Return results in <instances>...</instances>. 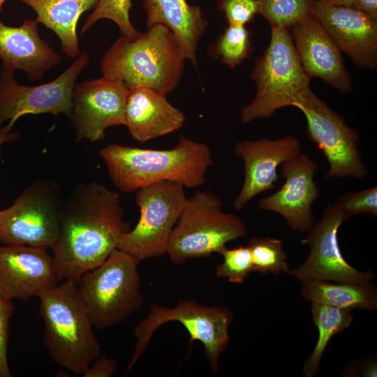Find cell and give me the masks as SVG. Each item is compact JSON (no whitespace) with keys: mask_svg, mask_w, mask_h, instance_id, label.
<instances>
[{"mask_svg":"<svg viewBox=\"0 0 377 377\" xmlns=\"http://www.w3.org/2000/svg\"><path fill=\"white\" fill-rule=\"evenodd\" d=\"M120 195L96 181L75 185L64 206L58 239L52 249L59 281H77L103 263L130 230Z\"/></svg>","mask_w":377,"mask_h":377,"instance_id":"cell-1","label":"cell"},{"mask_svg":"<svg viewBox=\"0 0 377 377\" xmlns=\"http://www.w3.org/2000/svg\"><path fill=\"white\" fill-rule=\"evenodd\" d=\"M99 155L113 184L124 193L162 181L198 187L204 184L206 172L213 165L208 146L184 136H180L178 143L169 149L110 144Z\"/></svg>","mask_w":377,"mask_h":377,"instance_id":"cell-2","label":"cell"},{"mask_svg":"<svg viewBox=\"0 0 377 377\" xmlns=\"http://www.w3.org/2000/svg\"><path fill=\"white\" fill-rule=\"evenodd\" d=\"M147 29L133 38L121 35L103 55L101 70L128 89L147 87L167 94L177 87L186 59L169 28L156 24Z\"/></svg>","mask_w":377,"mask_h":377,"instance_id":"cell-3","label":"cell"},{"mask_svg":"<svg viewBox=\"0 0 377 377\" xmlns=\"http://www.w3.org/2000/svg\"><path fill=\"white\" fill-rule=\"evenodd\" d=\"M38 297L45 327L43 341L51 359L57 365L82 375L101 355V348L76 282L64 281Z\"/></svg>","mask_w":377,"mask_h":377,"instance_id":"cell-4","label":"cell"},{"mask_svg":"<svg viewBox=\"0 0 377 377\" xmlns=\"http://www.w3.org/2000/svg\"><path fill=\"white\" fill-rule=\"evenodd\" d=\"M140 260L116 249L100 265L76 281L94 327L103 330L124 322L144 304L138 267Z\"/></svg>","mask_w":377,"mask_h":377,"instance_id":"cell-5","label":"cell"},{"mask_svg":"<svg viewBox=\"0 0 377 377\" xmlns=\"http://www.w3.org/2000/svg\"><path fill=\"white\" fill-rule=\"evenodd\" d=\"M269 44L256 60L251 79L256 86L252 101L242 108L241 121L268 118L282 108L291 106L295 96L309 87L296 52L290 30L271 27Z\"/></svg>","mask_w":377,"mask_h":377,"instance_id":"cell-6","label":"cell"},{"mask_svg":"<svg viewBox=\"0 0 377 377\" xmlns=\"http://www.w3.org/2000/svg\"><path fill=\"white\" fill-rule=\"evenodd\" d=\"M244 222L223 212L215 194L197 191L187 199L169 239L167 254L174 264L219 253L226 244L246 235Z\"/></svg>","mask_w":377,"mask_h":377,"instance_id":"cell-7","label":"cell"},{"mask_svg":"<svg viewBox=\"0 0 377 377\" xmlns=\"http://www.w3.org/2000/svg\"><path fill=\"white\" fill-rule=\"evenodd\" d=\"M232 319L233 313L227 307L206 306L194 300L179 301L173 307L151 304L147 316L134 328L136 343L126 371L136 364L160 326L177 321L188 332L190 347L193 341L202 343L211 370L216 374L219 357L229 342L228 330Z\"/></svg>","mask_w":377,"mask_h":377,"instance_id":"cell-8","label":"cell"},{"mask_svg":"<svg viewBox=\"0 0 377 377\" xmlns=\"http://www.w3.org/2000/svg\"><path fill=\"white\" fill-rule=\"evenodd\" d=\"M64 203L57 181L36 179L13 205L0 210V244L52 250L59 235Z\"/></svg>","mask_w":377,"mask_h":377,"instance_id":"cell-9","label":"cell"},{"mask_svg":"<svg viewBox=\"0 0 377 377\" xmlns=\"http://www.w3.org/2000/svg\"><path fill=\"white\" fill-rule=\"evenodd\" d=\"M184 188L162 181L138 189L140 219L133 229L121 235L117 249L140 261L167 253L170 237L188 199Z\"/></svg>","mask_w":377,"mask_h":377,"instance_id":"cell-10","label":"cell"},{"mask_svg":"<svg viewBox=\"0 0 377 377\" xmlns=\"http://www.w3.org/2000/svg\"><path fill=\"white\" fill-rule=\"evenodd\" d=\"M291 106L300 110L306 120L310 139L322 150L329 170L325 179L351 177L364 179L368 170L358 149V133L343 117L307 87L293 99Z\"/></svg>","mask_w":377,"mask_h":377,"instance_id":"cell-11","label":"cell"},{"mask_svg":"<svg viewBox=\"0 0 377 377\" xmlns=\"http://www.w3.org/2000/svg\"><path fill=\"white\" fill-rule=\"evenodd\" d=\"M89 64L84 52L56 79L37 86L19 84L15 72L1 66L0 73V126L6 121L14 125L25 114L60 113L70 115L72 94L76 80Z\"/></svg>","mask_w":377,"mask_h":377,"instance_id":"cell-12","label":"cell"},{"mask_svg":"<svg viewBox=\"0 0 377 377\" xmlns=\"http://www.w3.org/2000/svg\"><path fill=\"white\" fill-rule=\"evenodd\" d=\"M128 90L121 80L104 75L75 84L68 117L76 141L103 140L109 127L125 125Z\"/></svg>","mask_w":377,"mask_h":377,"instance_id":"cell-13","label":"cell"},{"mask_svg":"<svg viewBox=\"0 0 377 377\" xmlns=\"http://www.w3.org/2000/svg\"><path fill=\"white\" fill-rule=\"evenodd\" d=\"M345 219L334 206L328 205L321 219L310 228L303 242L311 251L305 262L288 274L302 281H332L343 283H368L373 278L371 272L357 270L344 259L340 250L337 232Z\"/></svg>","mask_w":377,"mask_h":377,"instance_id":"cell-14","label":"cell"},{"mask_svg":"<svg viewBox=\"0 0 377 377\" xmlns=\"http://www.w3.org/2000/svg\"><path fill=\"white\" fill-rule=\"evenodd\" d=\"M59 282L46 249L0 244V298L27 301Z\"/></svg>","mask_w":377,"mask_h":377,"instance_id":"cell-15","label":"cell"},{"mask_svg":"<svg viewBox=\"0 0 377 377\" xmlns=\"http://www.w3.org/2000/svg\"><path fill=\"white\" fill-rule=\"evenodd\" d=\"M317 164L305 153L281 163V188L262 198L258 207L281 215L294 230L306 232L313 225L312 205L320 192L313 180Z\"/></svg>","mask_w":377,"mask_h":377,"instance_id":"cell-16","label":"cell"},{"mask_svg":"<svg viewBox=\"0 0 377 377\" xmlns=\"http://www.w3.org/2000/svg\"><path fill=\"white\" fill-rule=\"evenodd\" d=\"M311 14L321 24L341 52L361 68L377 66V19L352 7L314 0Z\"/></svg>","mask_w":377,"mask_h":377,"instance_id":"cell-17","label":"cell"},{"mask_svg":"<svg viewBox=\"0 0 377 377\" xmlns=\"http://www.w3.org/2000/svg\"><path fill=\"white\" fill-rule=\"evenodd\" d=\"M300 152L298 140L290 135L276 140L263 138L236 143L234 154L244 161V180L233 202L234 208L241 210L255 196L274 188L279 179L277 167Z\"/></svg>","mask_w":377,"mask_h":377,"instance_id":"cell-18","label":"cell"},{"mask_svg":"<svg viewBox=\"0 0 377 377\" xmlns=\"http://www.w3.org/2000/svg\"><path fill=\"white\" fill-rule=\"evenodd\" d=\"M290 30L302 68L311 79L320 78L343 93L352 90V80L341 51L311 14Z\"/></svg>","mask_w":377,"mask_h":377,"instance_id":"cell-19","label":"cell"},{"mask_svg":"<svg viewBox=\"0 0 377 377\" xmlns=\"http://www.w3.org/2000/svg\"><path fill=\"white\" fill-rule=\"evenodd\" d=\"M38 23L27 19L20 27H10L0 20V59L2 66L15 72L22 71L31 82L41 79L62 57L43 40Z\"/></svg>","mask_w":377,"mask_h":377,"instance_id":"cell-20","label":"cell"},{"mask_svg":"<svg viewBox=\"0 0 377 377\" xmlns=\"http://www.w3.org/2000/svg\"><path fill=\"white\" fill-rule=\"evenodd\" d=\"M186 118L173 106L166 94L151 87L130 88L125 111V126L132 137L141 142L163 136L181 128Z\"/></svg>","mask_w":377,"mask_h":377,"instance_id":"cell-21","label":"cell"},{"mask_svg":"<svg viewBox=\"0 0 377 377\" xmlns=\"http://www.w3.org/2000/svg\"><path fill=\"white\" fill-rule=\"evenodd\" d=\"M147 28L161 24L169 28L179 40L186 60L197 67L198 42L208 22L199 6L186 0H142Z\"/></svg>","mask_w":377,"mask_h":377,"instance_id":"cell-22","label":"cell"},{"mask_svg":"<svg viewBox=\"0 0 377 377\" xmlns=\"http://www.w3.org/2000/svg\"><path fill=\"white\" fill-rule=\"evenodd\" d=\"M36 13L35 19L53 31L61 42V52L71 59L80 54L77 24L86 11L95 8L100 0H20Z\"/></svg>","mask_w":377,"mask_h":377,"instance_id":"cell-23","label":"cell"},{"mask_svg":"<svg viewBox=\"0 0 377 377\" xmlns=\"http://www.w3.org/2000/svg\"><path fill=\"white\" fill-rule=\"evenodd\" d=\"M302 297L311 302L330 305L339 309H364L377 307V293L368 283H331L329 281L307 280L302 281Z\"/></svg>","mask_w":377,"mask_h":377,"instance_id":"cell-24","label":"cell"},{"mask_svg":"<svg viewBox=\"0 0 377 377\" xmlns=\"http://www.w3.org/2000/svg\"><path fill=\"white\" fill-rule=\"evenodd\" d=\"M351 311L312 302L311 312L318 330V338L311 355L304 362L303 371L307 377L314 376L319 371L322 356L332 337L346 329L352 323Z\"/></svg>","mask_w":377,"mask_h":377,"instance_id":"cell-25","label":"cell"},{"mask_svg":"<svg viewBox=\"0 0 377 377\" xmlns=\"http://www.w3.org/2000/svg\"><path fill=\"white\" fill-rule=\"evenodd\" d=\"M209 53L233 69L251 53V34L245 25L228 24L212 47Z\"/></svg>","mask_w":377,"mask_h":377,"instance_id":"cell-26","label":"cell"},{"mask_svg":"<svg viewBox=\"0 0 377 377\" xmlns=\"http://www.w3.org/2000/svg\"><path fill=\"white\" fill-rule=\"evenodd\" d=\"M314 0H258L259 13L271 27L290 29L311 15Z\"/></svg>","mask_w":377,"mask_h":377,"instance_id":"cell-27","label":"cell"},{"mask_svg":"<svg viewBox=\"0 0 377 377\" xmlns=\"http://www.w3.org/2000/svg\"><path fill=\"white\" fill-rule=\"evenodd\" d=\"M253 261V272L278 274L288 272L287 255L281 240L270 237H254L248 245Z\"/></svg>","mask_w":377,"mask_h":377,"instance_id":"cell-28","label":"cell"},{"mask_svg":"<svg viewBox=\"0 0 377 377\" xmlns=\"http://www.w3.org/2000/svg\"><path fill=\"white\" fill-rule=\"evenodd\" d=\"M132 0H100L93 12L89 14L81 29V35L86 33L98 21L107 19L119 27L121 36H136L140 32L130 20Z\"/></svg>","mask_w":377,"mask_h":377,"instance_id":"cell-29","label":"cell"},{"mask_svg":"<svg viewBox=\"0 0 377 377\" xmlns=\"http://www.w3.org/2000/svg\"><path fill=\"white\" fill-rule=\"evenodd\" d=\"M223 260L217 265L216 275L227 279L230 282L240 283L253 272V261L248 246L233 249L223 247L219 252Z\"/></svg>","mask_w":377,"mask_h":377,"instance_id":"cell-30","label":"cell"},{"mask_svg":"<svg viewBox=\"0 0 377 377\" xmlns=\"http://www.w3.org/2000/svg\"><path fill=\"white\" fill-rule=\"evenodd\" d=\"M334 206L342 214L345 221L360 214L377 216V187L373 186L355 193L340 195Z\"/></svg>","mask_w":377,"mask_h":377,"instance_id":"cell-31","label":"cell"},{"mask_svg":"<svg viewBox=\"0 0 377 377\" xmlns=\"http://www.w3.org/2000/svg\"><path fill=\"white\" fill-rule=\"evenodd\" d=\"M228 24L246 25L259 13L258 0H216Z\"/></svg>","mask_w":377,"mask_h":377,"instance_id":"cell-32","label":"cell"},{"mask_svg":"<svg viewBox=\"0 0 377 377\" xmlns=\"http://www.w3.org/2000/svg\"><path fill=\"white\" fill-rule=\"evenodd\" d=\"M15 307L12 302L0 298V377H10L8 360L10 322Z\"/></svg>","mask_w":377,"mask_h":377,"instance_id":"cell-33","label":"cell"},{"mask_svg":"<svg viewBox=\"0 0 377 377\" xmlns=\"http://www.w3.org/2000/svg\"><path fill=\"white\" fill-rule=\"evenodd\" d=\"M117 370V362L105 356L96 357L82 375L84 377H110Z\"/></svg>","mask_w":377,"mask_h":377,"instance_id":"cell-34","label":"cell"},{"mask_svg":"<svg viewBox=\"0 0 377 377\" xmlns=\"http://www.w3.org/2000/svg\"><path fill=\"white\" fill-rule=\"evenodd\" d=\"M351 7L377 19V0H355Z\"/></svg>","mask_w":377,"mask_h":377,"instance_id":"cell-35","label":"cell"},{"mask_svg":"<svg viewBox=\"0 0 377 377\" xmlns=\"http://www.w3.org/2000/svg\"><path fill=\"white\" fill-rule=\"evenodd\" d=\"M13 126L6 123L5 125L0 126V145L19 140L20 137V133L16 130H13Z\"/></svg>","mask_w":377,"mask_h":377,"instance_id":"cell-36","label":"cell"},{"mask_svg":"<svg viewBox=\"0 0 377 377\" xmlns=\"http://www.w3.org/2000/svg\"><path fill=\"white\" fill-rule=\"evenodd\" d=\"M376 363L369 362L364 367L362 374L364 376H376Z\"/></svg>","mask_w":377,"mask_h":377,"instance_id":"cell-37","label":"cell"},{"mask_svg":"<svg viewBox=\"0 0 377 377\" xmlns=\"http://www.w3.org/2000/svg\"><path fill=\"white\" fill-rule=\"evenodd\" d=\"M320 1L334 6L351 7L355 0H320Z\"/></svg>","mask_w":377,"mask_h":377,"instance_id":"cell-38","label":"cell"},{"mask_svg":"<svg viewBox=\"0 0 377 377\" xmlns=\"http://www.w3.org/2000/svg\"><path fill=\"white\" fill-rule=\"evenodd\" d=\"M6 0H0V13L2 11L3 6L4 3L6 2Z\"/></svg>","mask_w":377,"mask_h":377,"instance_id":"cell-39","label":"cell"}]
</instances>
